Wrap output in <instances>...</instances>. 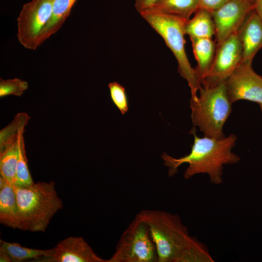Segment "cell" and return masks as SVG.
Returning <instances> with one entry per match:
<instances>
[{
    "instance_id": "1",
    "label": "cell",
    "mask_w": 262,
    "mask_h": 262,
    "mask_svg": "<svg viewBox=\"0 0 262 262\" xmlns=\"http://www.w3.org/2000/svg\"><path fill=\"white\" fill-rule=\"evenodd\" d=\"M191 131L194 136V142L189 154L179 159L166 153L162 154L164 164L169 168V175H174L181 164L187 163L189 165L184 174L185 179H189L196 174H207L212 183L221 184L223 166L236 164L240 160L231 151L235 145L236 136L231 134L220 139L199 137L194 128Z\"/></svg>"
},
{
    "instance_id": "2",
    "label": "cell",
    "mask_w": 262,
    "mask_h": 262,
    "mask_svg": "<svg viewBox=\"0 0 262 262\" xmlns=\"http://www.w3.org/2000/svg\"><path fill=\"white\" fill-rule=\"evenodd\" d=\"M137 214L149 227L158 262H188L205 247L189 234L177 214L157 210H143Z\"/></svg>"
},
{
    "instance_id": "3",
    "label": "cell",
    "mask_w": 262,
    "mask_h": 262,
    "mask_svg": "<svg viewBox=\"0 0 262 262\" xmlns=\"http://www.w3.org/2000/svg\"><path fill=\"white\" fill-rule=\"evenodd\" d=\"M13 187L23 230L44 232L54 215L63 208L55 182L39 181L28 187Z\"/></svg>"
},
{
    "instance_id": "4",
    "label": "cell",
    "mask_w": 262,
    "mask_h": 262,
    "mask_svg": "<svg viewBox=\"0 0 262 262\" xmlns=\"http://www.w3.org/2000/svg\"><path fill=\"white\" fill-rule=\"evenodd\" d=\"M142 17L164 39L178 62V70L190 88L191 98L197 97L200 80L188 59L185 50V26L187 20L179 17L152 11L140 14Z\"/></svg>"
},
{
    "instance_id": "5",
    "label": "cell",
    "mask_w": 262,
    "mask_h": 262,
    "mask_svg": "<svg viewBox=\"0 0 262 262\" xmlns=\"http://www.w3.org/2000/svg\"><path fill=\"white\" fill-rule=\"evenodd\" d=\"M199 96L191 98V118L204 136L220 139L225 137L223 126L231 112L224 82L214 87L201 86Z\"/></svg>"
},
{
    "instance_id": "6",
    "label": "cell",
    "mask_w": 262,
    "mask_h": 262,
    "mask_svg": "<svg viewBox=\"0 0 262 262\" xmlns=\"http://www.w3.org/2000/svg\"><path fill=\"white\" fill-rule=\"evenodd\" d=\"M158 257L149 227L136 214L124 231L108 262H155Z\"/></svg>"
},
{
    "instance_id": "7",
    "label": "cell",
    "mask_w": 262,
    "mask_h": 262,
    "mask_svg": "<svg viewBox=\"0 0 262 262\" xmlns=\"http://www.w3.org/2000/svg\"><path fill=\"white\" fill-rule=\"evenodd\" d=\"M53 1L32 0L23 5L17 18V37L25 48H38V38L51 16Z\"/></svg>"
},
{
    "instance_id": "8",
    "label": "cell",
    "mask_w": 262,
    "mask_h": 262,
    "mask_svg": "<svg viewBox=\"0 0 262 262\" xmlns=\"http://www.w3.org/2000/svg\"><path fill=\"white\" fill-rule=\"evenodd\" d=\"M224 84L231 104L239 100L262 103V76L254 71L252 64L241 62Z\"/></svg>"
},
{
    "instance_id": "9",
    "label": "cell",
    "mask_w": 262,
    "mask_h": 262,
    "mask_svg": "<svg viewBox=\"0 0 262 262\" xmlns=\"http://www.w3.org/2000/svg\"><path fill=\"white\" fill-rule=\"evenodd\" d=\"M242 47L237 33L230 36L217 48L212 66L201 81V86L211 87L223 82L240 64Z\"/></svg>"
},
{
    "instance_id": "10",
    "label": "cell",
    "mask_w": 262,
    "mask_h": 262,
    "mask_svg": "<svg viewBox=\"0 0 262 262\" xmlns=\"http://www.w3.org/2000/svg\"><path fill=\"white\" fill-rule=\"evenodd\" d=\"M254 10L253 3L248 0H229L212 12L217 45L231 35L237 33L246 17Z\"/></svg>"
},
{
    "instance_id": "11",
    "label": "cell",
    "mask_w": 262,
    "mask_h": 262,
    "mask_svg": "<svg viewBox=\"0 0 262 262\" xmlns=\"http://www.w3.org/2000/svg\"><path fill=\"white\" fill-rule=\"evenodd\" d=\"M42 262H108V260L98 256L83 237L74 236L60 241L53 247L52 256Z\"/></svg>"
},
{
    "instance_id": "12",
    "label": "cell",
    "mask_w": 262,
    "mask_h": 262,
    "mask_svg": "<svg viewBox=\"0 0 262 262\" xmlns=\"http://www.w3.org/2000/svg\"><path fill=\"white\" fill-rule=\"evenodd\" d=\"M242 47L241 62L252 64L253 59L262 49V20L253 10L237 33Z\"/></svg>"
},
{
    "instance_id": "13",
    "label": "cell",
    "mask_w": 262,
    "mask_h": 262,
    "mask_svg": "<svg viewBox=\"0 0 262 262\" xmlns=\"http://www.w3.org/2000/svg\"><path fill=\"white\" fill-rule=\"evenodd\" d=\"M0 223L13 229L23 230L16 193L13 185L7 181L0 188Z\"/></svg>"
},
{
    "instance_id": "14",
    "label": "cell",
    "mask_w": 262,
    "mask_h": 262,
    "mask_svg": "<svg viewBox=\"0 0 262 262\" xmlns=\"http://www.w3.org/2000/svg\"><path fill=\"white\" fill-rule=\"evenodd\" d=\"M193 53L197 62L195 68L201 83L209 71L215 56L217 44L211 38L189 37Z\"/></svg>"
},
{
    "instance_id": "15",
    "label": "cell",
    "mask_w": 262,
    "mask_h": 262,
    "mask_svg": "<svg viewBox=\"0 0 262 262\" xmlns=\"http://www.w3.org/2000/svg\"><path fill=\"white\" fill-rule=\"evenodd\" d=\"M77 0H53L51 16L39 35L37 47L61 28Z\"/></svg>"
},
{
    "instance_id": "16",
    "label": "cell",
    "mask_w": 262,
    "mask_h": 262,
    "mask_svg": "<svg viewBox=\"0 0 262 262\" xmlns=\"http://www.w3.org/2000/svg\"><path fill=\"white\" fill-rule=\"evenodd\" d=\"M185 32L189 37L212 38L215 34L212 13L206 9L198 8L194 17L186 21Z\"/></svg>"
},
{
    "instance_id": "17",
    "label": "cell",
    "mask_w": 262,
    "mask_h": 262,
    "mask_svg": "<svg viewBox=\"0 0 262 262\" xmlns=\"http://www.w3.org/2000/svg\"><path fill=\"white\" fill-rule=\"evenodd\" d=\"M0 250L5 252L11 262H21L35 260L42 262L52 256L53 248L49 249H38L21 246L17 243H11L0 240Z\"/></svg>"
},
{
    "instance_id": "18",
    "label": "cell",
    "mask_w": 262,
    "mask_h": 262,
    "mask_svg": "<svg viewBox=\"0 0 262 262\" xmlns=\"http://www.w3.org/2000/svg\"><path fill=\"white\" fill-rule=\"evenodd\" d=\"M198 8V0H162L147 11L170 15L188 20Z\"/></svg>"
},
{
    "instance_id": "19",
    "label": "cell",
    "mask_w": 262,
    "mask_h": 262,
    "mask_svg": "<svg viewBox=\"0 0 262 262\" xmlns=\"http://www.w3.org/2000/svg\"><path fill=\"white\" fill-rule=\"evenodd\" d=\"M18 135L16 140L0 149V176L12 185H14L15 182L18 156Z\"/></svg>"
},
{
    "instance_id": "20",
    "label": "cell",
    "mask_w": 262,
    "mask_h": 262,
    "mask_svg": "<svg viewBox=\"0 0 262 262\" xmlns=\"http://www.w3.org/2000/svg\"><path fill=\"white\" fill-rule=\"evenodd\" d=\"M25 127L22 128L18 135V156L16 168L15 186L21 187H28L33 185V182L31 177L26 155L23 134Z\"/></svg>"
},
{
    "instance_id": "21",
    "label": "cell",
    "mask_w": 262,
    "mask_h": 262,
    "mask_svg": "<svg viewBox=\"0 0 262 262\" xmlns=\"http://www.w3.org/2000/svg\"><path fill=\"white\" fill-rule=\"evenodd\" d=\"M30 119L25 113L17 114L12 121L0 131V149L9 142L16 139L20 129L25 127Z\"/></svg>"
},
{
    "instance_id": "22",
    "label": "cell",
    "mask_w": 262,
    "mask_h": 262,
    "mask_svg": "<svg viewBox=\"0 0 262 262\" xmlns=\"http://www.w3.org/2000/svg\"><path fill=\"white\" fill-rule=\"evenodd\" d=\"M28 83L18 78L7 80L0 79V97L8 95L21 96L27 89Z\"/></svg>"
},
{
    "instance_id": "23",
    "label": "cell",
    "mask_w": 262,
    "mask_h": 262,
    "mask_svg": "<svg viewBox=\"0 0 262 262\" xmlns=\"http://www.w3.org/2000/svg\"><path fill=\"white\" fill-rule=\"evenodd\" d=\"M111 98L122 115L128 111V100L125 88L117 82L108 84Z\"/></svg>"
},
{
    "instance_id": "24",
    "label": "cell",
    "mask_w": 262,
    "mask_h": 262,
    "mask_svg": "<svg viewBox=\"0 0 262 262\" xmlns=\"http://www.w3.org/2000/svg\"><path fill=\"white\" fill-rule=\"evenodd\" d=\"M229 0H198L199 8L206 9L211 13L219 9Z\"/></svg>"
},
{
    "instance_id": "25",
    "label": "cell",
    "mask_w": 262,
    "mask_h": 262,
    "mask_svg": "<svg viewBox=\"0 0 262 262\" xmlns=\"http://www.w3.org/2000/svg\"><path fill=\"white\" fill-rule=\"evenodd\" d=\"M162 0H134V6L140 14L146 12Z\"/></svg>"
},
{
    "instance_id": "26",
    "label": "cell",
    "mask_w": 262,
    "mask_h": 262,
    "mask_svg": "<svg viewBox=\"0 0 262 262\" xmlns=\"http://www.w3.org/2000/svg\"><path fill=\"white\" fill-rule=\"evenodd\" d=\"M254 10L262 20V0H252Z\"/></svg>"
},
{
    "instance_id": "27",
    "label": "cell",
    "mask_w": 262,
    "mask_h": 262,
    "mask_svg": "<svg viewBox=\"0 0 262 262\" xmlns=\"http://www.w3.org/2000/svg\"><path fill=\"white\" fill-rule=\"evenodd\" d=\"M0 262H11L8 256L3 251L0 250Z\"/></svg>"
},
{
    "instance_id": "28",
    "label": "cell",
    "mask_w": 262,
    "mask_h": 262,
    "mask_svg": "<svg viewBox=\"0 0 262 262\" xmlns=\"http://www.w3.org/2000/svg\"><path fill=\"white\" fill-rule=\"evenodd\" d=\"M259 105H260V106L262 112V104H260Z\"/></svg>"
},
{
    "instance_id": "29",
    "label": "cell",
    "mask_w": 262,
    "mask_h": 262,
    "mask_svg": "<svg viewBox=\"0 0 262 262\" xmlns=\"http://www.w3.org/2000/svg\"><path fill=\"white\" fill-rule=\"evenodd\" d=\"M249 0V1H250V2H251L253 3V2H252V0Z\"/></svg>"
}]
</instances>
